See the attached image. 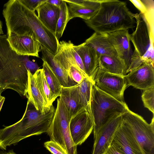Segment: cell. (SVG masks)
<instances>
[{"instance_id": "6da1fadb", "label": "cell", "mask_w": 154, "mask_h": 154, "mask_svg": "<svg viewBox=\"0 0 154 154\" xmlns=\"http://www.w3.org/2000/svg\"><path fill=\"white\" fill-rule=\"evenodd\" d=\"M39 68L29 56L18 54L12 49L6 35H0V94L10 89L26 97L28 71L33 74Z\"/></svg>"}, {"instance_id": "7a4b0ae2", "label": "cell", "mask_w": 154, "mask_h": 154, "mask_svg": "<svg viewBox=\"0 0 154 154\" xmlns=\"http://www.w3.org/2000/svg\"><path fill=\"white\" fill-rule=\"evenodd\" d=\"M2 14L5 20L7 34L20 35L32 32L40 46L56 54L59 41L55 35L43 25L35 12L29 10L20 0H10L7 2L4 5Z\"/></svg>"}, {"instance_id": "3957f363", "label": "cell", "mask_w": 154, "mask_h": 154, "mask_svg": "<svg viewBox=\"0 0 154 154\" xmlns=\"http://www.w3.org/2000/svg\"><path fill=\"white\" fill-rule=\"evenodd\" d=\"M135 14L131 12L126 2L119 0H101L99 10L92 18L85 20L95 32L108 34L129 30L135 27Z\"/></svg>"}, {"instance_id": "277c9868", "label": "cell", "mask_w": 154, "mask_h": 154, "mask_svg": "<svg viewBox=\"0 0 154 154\" xmlns=\"http://www.w3.org/2000/svg\"><path fill=\"white\" fill-rule=\"evenodd\" d=\"M55 109L52 105L49 109L42 113L27 100L25 111L20 120L3 129L8 142L15 145L30 136L47 132L54 114Z\"/></svg>"}, {"instance_id": "5b68a950", "label": "cell", "mask_w": 154, "mask_h": 154, "mask_svg": "<svg viewBox=\"0 0 154 154\" xmlns=\"http://www.w3.org/2000/svg\"><path fill=\"white\" fill-rule=\"evenodd\" d=\"M90 108L94 121V140L100 129L115 114H124L129 109L125 102L120 101L104 92L93 83Z\"/></svg>"}, {"instance_id": "8992f818", "label": "cell", "mask_w": 154, "mask_h": 154, "mask_svg": "<svg viewBox=\"0 0 154 154\" xmlns=\"http://www.w3.org/2000/svg\"><path fill=\"white\" fill-rule=\"evenodd\" d=\"M69 119L61 99H57V106L47 133L50 140L60 146L66 154H77V146L72 140L69 129Z\"/></svg>"}, {"instance_id": "52a82bcc", "label": "cell", "mask_w": 154, "mask_h": 154, "mask_svg": "<svg viewBox=\"0 0 154 154\" xmlns=\"http://www.w3.org/2000/svg\"><path fill=\"white\" fill-rule=\"evenodd\" d=\"M123 122L128 128L144 154H154V118L148 123L140 116L130 109L122 115Z\"/></svg>"}, {"instance_id": "ba28073f", "label": "cell", "mask_w": 154, "mask_h": 154, "mask_svg": "<svg viewBox=\"0 0 154 154\" xmlns=\"http://www.w3.org/2000/svg\"><path fill=\"white\" fill-rule=\"evenodd\" d=\"M136 28L130 34L134 50L146 62L154 64L153 34L144 15L135 14Z\"/></svg>"}, {"instance_id": "9c48e42d", "label": "cell", "mask_w": 154, "mask_h": 154, "mask_svg": "<svg viewBox=\"0 0 154 154\" xmlns=\"http://www.w3.org/2000/svg\"><path fill=\"white\" fill-rule=\"evenodd\" d=\"M124 76L103 71L98 67L91 79L99 89L117 100L125 102L124 93L127 86Z\"/></svg>"}, {"instance_id": "30bf717a", "label": "cell", "mask_w": 154, "mask_h": 154, "mask_svg": "<svg viewBox=\"0 0 154 154\" xmlns=\"http://www.w3.org/2000/svg\"><path fill=\"white\" fill-rule=\"evenodd\" d=\"M69 126L74 144L77 146L81 145L93 130L94 124L91 113L86 109H82L72 117Z\"/></svg>"}, {"instance_id": "8fae6325", "label": "cell", "mask_w": 154, "mask_h": 154, "mask_svg": "<svg viewBox=\"0 0 154 154\" xmlns=\"http://www.w3.org/2000/svg\"><path fill=\"white\" fill-rule=\"evenodd\" d=\"M7 39L11 48L18 54L39 57L40 44L32 32L20 35L7 34Z\"/></svg>"}, {"instance_id": "7c38bea8", "label": "cell", "mask_w": 154, "mask_h": 154, "mask_svg": "<svg viewBox=\"0 0 154 154\" xmlns=\"http://www.w3.org/2000/svg\"><path fill=\"white\" fill-rule=\"evenodd\" d=\"M123 114L119 113L115 114L100 129L94 140L92 154H105L122 121Z\"/></svg>"}, {"instance_id": "4fadbf2b", "label": "cell", "mask_w": 154, "mask_h": 154, "mask_svg": "<svg viewBox=\"0 0 154 154\" xmlns=\"http://www.w3.org/2000/svg\"><path fill=\"white\" fill-rule=\"evenodd\" d=\"M127 86L144 90L154 86V64L146 62L124 76Z\"/></svg>"}, {"instance_id": "5bb4252c", "label": "cell", "mask_w": 154, "mask_h": 154, "mask_svg": "<svg viewBox=\"0 0 154 154\" xmlns=\"http://www.w3.org/2000/svg\"><path fill=\"white\" fill-rule=\"evenodd\" d=\"M128 31L129 30H121L106 34L118 57L125 64L126 75L133 53L130 43V34Z\"/></svg>"}, {"instance_id": "9a60e30c", "label": "cell", "mask_w": 154, "mask_h": 154, "mask_svg": "<svg viewBox=\"0 0 154 154\" xmlns=\"http://www.w3.org/2000/svg\"><path fill=\"white\" fill-rule=\"evenodd\" d=\"M112 143L126 154H144L131 131L122 120L116 132Z\"/></svg>"}, {"instance_id": "2e32d148", "label": "cell", "mask_w": 154, "mask_h": 154, "mask_svg": "<svg viewBox=\"0 0 154 154\" xmlns=\"http://www.w3.org/2000/svg\"><path fill=\"white\" fill-rule=\"evenodd\" d=\"M68 6L69 21L75 17L87 20L93 17L98 12L101 0H64Z\"/></svg>"}, {"instance_id": "e0dca14e", "label": "cell", "mask_w": 154, "mask_h": 154, "mask_svg": "<svg viewBox=\"0 0 154 154\" xmlns=\"http://www.w3.org/2000/svg\"><path fill=\"white\" fill-rule=\"evenodd\" d=\"M75 50L82 62L85 73L91 79L95 70L98 67L99 56L92 47L85 42L78 45H74Z\"/></svg>"}, {"instance_id": "ac0fdd59", "label": "cell", "mask_w": 154, "mask_h": 154, "mask_svg": "<svg viewBox=\"0 0 154 154\" xmlns=\"http://www.w3.org/2000/svg\"><path fill=\"white\" fill-rule=\"evenodd\" d=\"M46 1L41 4L36 9L37 16L43 25L55 35L60 8Z\"/></svg>"}, {"instance_id": "d6986e66", "label": "cell", "mask_w": 154, "mask_h": 154, "mask_svg": "<svg viewBox=\"0 0 154 154\" xmlns=\"http://www.w3.org/2000/svg\"><path fill=\"white\" fill-rule=\"evenodd\" d=\"M78 84L68 87H62L60 98L67 112L69 119L82 109L79 104Z\"/></svg>"}, {"instance_id": "ffe728a7", "label": "cell", "mask_w": 154, "mask_h": 154, "mask_svg": "<svg viewBox=\"0 0 154 154\" xmlns=\"http://www.w3.org/2000/svg\"><path fill=\"white\" fill-rule=\"evenodd\" d=\"M85 42L94 48L99 57L108 55L118 57L115 49L109 41L106 34L94 32Z\"/></svg>"}, {"instance_id": "44dd1931", "label": "cell", "mask_w": 154, "mask_h": 154, "mask_svg": "<svg viewBox=\"0 0 154 154\" xmlns=\"http://www.w3.org/2000/svg\"><path fill=\"white\" fill-rule=\"evenodd\" d=\"M42 59L49 65L59 79L62 86H72L71 82L66 70L55 58V55L48 51L42 46H40Z\"/></svg>"}, {"instance_id": "7402d4cb", "label": "cell", "mask_w": 154, "mask_h": 154, "mask_svg": "<svg viewBox=\"0 0 154 154\" xmlns=\"http://www.w3.org/2000/svg\"><path fill=\"white\" fill-rule=\"evenodd\" d=\"M28 90L26 97L34 106L36 109L42 113L48 111L45 100L36 84L33 74L28 71Z\"/></svg>"}, {"instance_id": "603a6c76", "label": "cell", "mask_w": 154, "mask_h": 154, "mask_svg": "<svg viewBox=\"0 0 154 154\" xmlns=\"http://www.w3.org/2000/svg\"><path fill=\"white\" fill-rule=\"evenodd\" d=\"M98 67L101 70L110 73L123 76L126 75L125 64L118 57L100 56Z\"/></svg>"}, {"instance_id": "cb8c5ba5", "label": "cell", "mask_w": 154, "mask_h": 154, "mask_svg": "<svg viewBox=\"0 0 154 154\" xmlns=\"http://www.w3.org/2000/svg\"><path fill=\"white\" fill-rule=\"evenodd\" d=\"M33 75L37 86L45 100L46 107L49 109L56 99L48 84L43 69H38Z\"/></svg>"}, {"instance_id": "d4e9b609", "label": "cell", "mask_w": 154, "mask_h": 154, "mask_svg": "<svg viewBox=\"0 0 154 154\" xmlns=\"http://www.w3.org/2000/svg\"><path fill=\"white\" fill-rule=\"evenodd\" d=\"M93 82L88 77L84 79L80 84H78V91L79 104L81 109L85 108L91 113L90 101L91 92Z\"/></svg>"}, {"instance_id": "484cf974", "label": "cell", "mask_w": 154, "mask_h": 154, "mask_svg": "<svg viewBox=\"0 0 154 154\" xmlns=\"http://www.w3.org/2000/svg\"><path fill=\"white\" fill-rule=\"evenodd\" d=\"M43 68L46 81L51 91L56 98L60 96L62 85L49 65L43 61Z\"/></svg>"}, {"instance_id": "4316f807", "label": "cell", "mask_w": 154, "mask_h": 154, "mask_svg": "<svg viewBox=\"0 0 154 154\" xmlns=\"http://www.w3.org/2000/svg\"><path fill=\"white\" fill-rule=\"evenodd\" d=\"M60 8V14L55 33L56 37L58 41L62 37L67 23L69 22L68 6L64 0H63Z\"/></svg>"}, {"instance_id": "83f0119b", "label": "cell", "mask_w": 154, "mask_h": 154, "mask_svg": "<svg viewBox=\"0 0 154 154\" xmlns=\"http://www.w3.org/2000/svg\"><path fill=\"white\" fill-rule=\"evenodd\" d=\"M66 71L70 79L77 84H80L85 78L88 77L82 72L77 65L74 63L69 64Z\"/></svg>"}, {"instance_id": "f1b7e54d", "label": "cell", "mask_w": 154, "mask_h": 154, "mask_svg": "<svg viewBox=\"0 0 154 154\" xmlns=\"http://www.w3.org/2000/svg\"><path fill=\"white\" fill-rule=\"evenodd\" d=\"M145 107L154 113V86L143 90L141 95Z\"/></svg>"}, {"instance_id": "f546056e", "label": "cell", "mask_w": 154, "mask_h": 154, "mask_svg": "<svg viewBox=\"0 0 154 154\" xmlns=\"http://www.w3.org/2000/svg\"><path fill=\"white\" fill-rule=\"evenodd\" d=\"M134 50L133 52L130 64L127 71V73L146 62Z\"/></svg>"}, {"instance_id": "4dcf8cb0", "label": "cell", "mask_w": 154, "mask_h": 154, "mask_svg": "<svg viewBox=\"0 0 154 154\" xmlns=\"http://www.w3.org/2000/svg\"><path fill=\"white\" fill-rule=\"evenodd\" d=\"M44 145L53 154H66L60 146L53 141H46L44 143Z\"/></svg>"}, {"instance_id": "1f68e13d", "label": "cell", "mask_w": 154, "mask_h": 154, "mask_svg": "<svg viewBox=\"0 0 154 154\" xmlns=\"http://www.w3.org/2000/svg\"><path fill=\"white\" fill-rule=\"evenodd\" d=\"M47 0H20L30 10L35 12L37 8Z\"/></svg>"}, {"instance_id": "d6a6232c", "label": "cell", "mask_w": 154, "mask_h": 154, "mask_svg": "<svg viewBox=\"0 0 154 154\" xmlns=\"http://www.w3.org/2000/svg\"><path fill=\"white\" fill-rule=\"evenodd\" d=\"M129 1L140 11V13L144 15L146 14L149 10L148 9L143 0H130Z\"/></svg>"}, {"instance_id": "836d02e7", "label": "cell", "mask_w": 154, "mask_h": 154, "mask_svg": "<svg viewBox=\"0 0 154 154\" xmlns=\"http://www.w3.org/2000/svg\"><path fill=\"white\" fill-rule=\"evenodd\" d=\"M104 154H126L118 147L111 143Z\"/></svg>"}, {"instance_id": "e575fe53", "label": "cell", "mask_w": 154, "mask_h": 154, "mask_svg": "<svg viewBox=\"0 0 154 154\" xmlns=\"http://www.w3.org/2000/svg\"><path fill=\"white\" fill-rule=\"evenodd\" d=\"M63 0H47V2L58 7L61 5Z\"/></svg>"}, {"instance_id": "d590c367", "label": "cell", "mask_w": 154, "mask_h": 154, "mask_svg": "<svg viewBox=\"0 0 154 154\" xmlns=\"http://www.w3.org/2000/svg\"><path fill=\"white\" fill-rule=\"evenodd\" d=\"M0 154H17L15 153L13 150L9 151L8 152L1 151L0 152Z\"/></svg>"}, {"instance_id": "8d00e7d4", "label": "cell", "mask_w": 154, "mask_h": 154, "mask_svg": "<svg viewBox=\"0 0 154 154\" xmlns=\"http://www.w3.org/2000/svg\"><path fill=\"white\" fill-rule=\"evenodd\" d=\"M5 97L3 96L1 98V99H0V111L2 108V106L5 100Z\"/></svg>"}, {"instance_id": "74e56055", "label": "cell", "mask_w": 154, "mask_h": 154, "mask_svg": "<svg viewBox=\"0 0 154 154\" xmlns=\"http://www.w3.org/2000/svg\"><path fill=\"white\" fill-rule=\"evenodd\" d=\"M4 33L2 30V22L0 20V35L3 34Z\"/></svg>"}, {"instance_id": "f35d334b", "label": "cell", "mask_w": 154, "mask_h": 154, "mask_svg": "<svg viewBox=\"0 0 154 154\" xmlns=\"http://www.w3.org/2000/svg\"><path fill=\"white\" fill-rule=\"evenodd\" d=\"M2 96L1 95V94H0V99L2 97Z\"/></svg>"}]
</instances>
